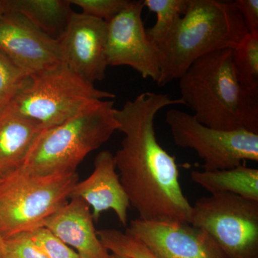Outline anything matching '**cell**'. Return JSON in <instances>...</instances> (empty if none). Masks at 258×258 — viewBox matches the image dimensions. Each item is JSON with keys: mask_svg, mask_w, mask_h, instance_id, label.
<instances>
[{"mask_svg": "<svg viewBox=\"0 0 258 258\" xmlns=\"http://www.w3.org/2000/svg\"><path fill=\"white\" fill-rule=\"evenodd\" d=\"M5 13L23 15L49 36L57 40L71 15L69 0H2Z\"/></svg>", "mask_w": 258, "mask_h": 258, "instance_id": "obj_16", "label": "cell"}, {"mask_svg": "<svg viewBox=\"0 0 258 258\" xmlns=\"http://www.w3.org/2000/svg\"><path fill=\"white\" fill-rule=\"evenodd\" d=\"M173 105L184 103L181 98L147 91L125 102L121 108H114L118 131L125 135L114 160L139 218L190 223L192 205L181 189L176 157L159 144L154 128L159 111Z\"/></svg>", "mask_w": 258, "mask_h": 258, "instance_id": "obj_1", "label": "cell"}, {"mask_svg": "<svg viewBox=\"0 0 258 258\" xmlns=\"http://www.w3.org/2000/svg\"><path fill=\"white\" fill-rule=\"evenodd\" d=\"M113 106L111 100H101L63 123L43 129L17 171L32 176L76 172L86 156L118 130Z\"/></svg>", "mask_w": 258, "mask_h": 258, "instance_id": "obj_4", "label": "cell"}, {"mask_svg": "<svg viewBox=\"0 0 258 258\" xmlns=\"http://www.w3.org/2000/svg\"><path fill=\"white\" fill-rule=\"evenodd\" d=\"M115 97L60 62L28 76L9 106L46 129L63 123L95 102Z\"/></svg>", "mask_w": 258, "mask_h": 258, "instance_id": "obj_5", "label": "cell"}, {"mask_svg": "<svg viewBox=\"0 0 258 258\" xmlns=\"http://www.w3.org/2000/svg\"><path fill=\"white\" fill-rule=\"evenodd\" d=\"M248 33L233 1L189 0L159 48L161 76L166 86L179 78L200 57L222 49H234Z\"/></svg>", "mask_w": 258, "mask_h": 258, "instance_id": "obj_3", "label": "cell"}, {"mask_svg": "<svg viewBox=\"0 0 258 258\" xmlns=\"http://www.w3.org/2000/svg\"><path fill=\"white\" fill-rule=\"evenodd\" d=\"M232 53L222 49L194 62L179 78L180 98L206 126L258 134V93L241 86Z\"/></svg>", "mask_w": 258, "mask_h": 258, "instance_id": "obj_2", "label": "cell"}, {"mask_svg": "<svg viewBox=\"0 0 258 258\" xmlns=\"http://www.w3.org/2000/svg\"><path fill=\"white\" fill-rule=\"evenodd\" d=\"M71 5L82 10L83 14L100 19L108 23L120 13L128 0H69Z\"/></svg>", "mask_w": 258, "mask_h": 258, "instance_id": "obj_22", "label": "cell"}, {"mask_svg": "<svg viewBox=\"0 0 258 258\" xmlns=\"http://www.w3.org/2000/svg\"><path fill=\"white\" fill-rule=\"evenodd\" d=\"M232 64L241 86L258 93V33H247L232 49Z\"/></svg>", "mask_w": 258, "mask_h": 258, "instance_id": "obj_19", "label": "cell"}, {"mask_svg": "<svg viewBox=\"0 0 258 258\" xmlns=\"http://www.w3.org/2000/svg\"><path fill=\"white\" fill-rule=\"evenodd\" d=\"M115 169L114 155L110 151H102L95 159L92 174L78 181L69 198L81 199L92 208L94 222H98L102 212L112 210L125 227L130 202Z\"/></svg>", "mask_w": 258, "mask_h": 258, "instance_id": "obj_13", "label": "cell"}, {"mask_svg": "<svg viewBox=\"0 0 258 258\" xmlns=\"http://www.w3.org/2000/svg\"><path fill=\"white\" fill-rule=\"evenodd\" d=\"M5 240L0 232V258L3 257V251H4Z\"/></svg>", "mask_w": 258, "mask_h": 258, "instance_id": "obj_26", "label": "cell"}, {"mask_svg": "<svg viewBox=\"0 0 258 258\" xmlns=\"http://www.w3.org/2000/svg\"><path fill=\"white\" fill-rule=\"evenodd\" d=\"M28 76L0 51V111L11 103Z\"/></svg>", "mask_w": 258, "mask_h": 258, "instance_id": "obj_21", "label": "cell"}, {"mask_svg": "<svg viewBox=\"0 0 258 258\" xmlns=\"http://www.w3.org/2000/svg\"><path fill=\"white\" fill-rule=\"evenodd\" d=\"M0 51L28 76L62 62L58 40L18 13L0 18Z\"/></svg>", "mask_w": 258, "mask_h": 258, "instance_id": "obj_12", "label": "cell"}, {"mask_svg": "<svg viewBox=\"0 0 258 258\" xmlns=\"http://www.w3.org/2000/svg\"><path fill=\"white\" fill-rule=\"evenodd\" d=\"M2 258H48L32 239L24 232L6 239Z\"/></svg>", "mask_w": 258, "mask_h": 258, "instance_id": "obj_23", "label": "cell"}, {"mask_svg": "<svg viewBox=\"0 0 258 258\" xmlns=\"http://www.w3.org/2000/svg\"><path fill=\"white\" fill-rule=\"evenodd\" d=\"M190 224L205 230L228 258H258V201L232 194L204 197Z\"/></svg>", "mask_w": 258, "mask_h": 258, "instance_id": "obj_7", "label": "cell"}, {"mask_svg": "<svg viewBox=\"0 0 258 258\" xmlns=\"http://www.w3.org/2000/svg\"><path fill=\"white\" fill-rule=\"evenodd\" d=\"M157 258H228L203 229L176 220H132L125 230Z\"/></svg>", "mask_w": 258, "mask_h": 258, "instance_id": "obj_10", "label": "cell"}, {"mask_svg": "<svg viewBox=\"0 0 258 258\" xmlns=\"http://www.w3.org/2000/svg\"><path fill=\"white\" fill-rule=\"evenodd\" d=\"M233 3L248 33H258V0H235Z\"/></svg>", "mask_w": 258, "mask_h": 258, "instance_id": "obj_25", "label": "cell"}, {"mask_svg": "<svg viewBox=\"0 0 258 258\" xmlns=\"http://www.w3.org/2000/svg\"></svg>", "mask_w": 258, "mask_h": 258, "instance_id": "obj_29", "label": "cell"}, {"mask_svg": "<svg viewBox=\"0 0 258 258\" xmlns=\"http://www.w3.org/2000/svg\"><path fill=\"white\" fill-rule=\"evenodd\" d=\"M76 172L32 176L16 171L0 179V232L5 240L43 226L68 203Z\"/></svg>", "mask_w": 258, "mask_h": 258, "instance_id": "obj_6", "label": "cell"}, {"mask_svg": "<svg viewBox=\"0 0 258 258\" xmlns=\"http://www.w3.org/2000/svg\"><path fill=\"white\" fill-rule=\"evenodd\" d=\"M107 258H130L128 257H125V256L120 255V254H115V253H110L108 257Z\"/></svg>", "mask_w": 258, "mask_h": 258, "instance_id": "obj_27", "label": "cell"}, {"mask_svg": "<svg viewBox=\"0 0 258 258\" xmlns=\"http://www.w3.org/2000/svg\"><path fill=\"white\" fill-rule=\"evenodd\" d=\"M107 23L83 13H73L61 36L62 62L88 82L106 78Z\"/></svg>", "mask_w": 258, "mask_h": 258, "instance_id": "obj_11", "label": "cell"}, {"mask_svg": "<svg viewBox=\"0 0 258 258\" xmlns=\"http://www.w3.org/2000/svg\"><path fill=\"white\" fill-rule=\"evenodd\" d=\"M174 144L193 149L205 161L204 171L232 169L258 161V134L245 130L221 131L200 123L193 115L171 108L166 112Z\"/></svg>", "mask_w": 258, "mask_h": 258, "instance_id": "obj_8", "label": "cell"}, {"mask_svg": "<svg viewBox=\"0 0 258 258\" xmlns=\"http://www.w3.org/2000/svg\"><path fill=\"white\" fill-rule=\"evenodd\" d=\"M5 14V10L4 8H3V3H2V0H0V18L3 16V15Z\"/></svg>", "mask_w": 258, "mask_h": 258, "instance_id": "obj_28", "label": "cell"}, {"mask_svg": "<svg viewBox=\"0 0 258 258\" xmlns=\"http://www.w3.org/2000/svg\"><path fill=\"white\" fill-rule=\"evenodd\" d=\"M42 130L40 123L9 105L0 111V179L21 167Z\"/></svg>", "mask_w": 258, "mask_h": 258, "instance_id": "obj_15", "label": "cell"}, {"mask_svg": "<svg viewBox=\"0 0 258 258\" xmlns=\"http://www.w3.org/2000/svg\"><path fill=\"white\" fill-rule=\"evenodd\" d=\"M142 0L129 1L107 23L106 59L108 66H129L143 79L157 83L161 76L159 51L149 41L142 20Z\"/></svg>", "mask_w": 258, "mask_h": 258, "instance_id": "obj_9", "label": "cell"}, {"mask_svg": "<svg viewBox=\"0 0 258 258\" xmlns=\"http://www.w3.org/2000/svg\"><path fill=\"white\" fill-rule=\"evenodd\" d=\"M30 234L35 243L48 258H81L77 252L45 227L37 228L30 232Z\"/></svg>", "mask_w": 258, "mask_h": 258, "instance_id": "obj_24", "label": "cell"}, {"mask_svg": "<svg viewBox=\"0 0 258 258\" xmlns=\"http://www.w3.org/2000/svg\"><path fill=\"white\" fill-rule=\"evenodd\" d=\"M191 179L211 195L227 193L258 201V169L241 164L217 171H191Z\"/></svg>", "mask_w": 258, "mask_h": 258, "instance_id": "obj_17", "label": "cell"}, {"mask_svg": "<svg viewBox=\"0 0 258 258\" xmlns=\"http://www.w3.org/2000/svg\"><path fill=\"white\" fill-rule=\"evenodd\" d=\"M189 0H144V8L157 15L152 28L146 30L148 38L159 48L164 43L177 20L186 13Z\"/></svg>", "mask_w": 258, "mask_h": 258, "instance_id": "obj_18", "label": "cell"}, {"mask_svg": "<svg viewBox=\"0 0 258 258\" xmlns=\"http://www.w3.org/2000/svg\"><path fill=\"white\" fill-rule=\"evenodd\" d=\"M105 247L112 253L130 258H157L138 239L115 229L97 231Z\"/></svg>", "mask_w": 258, "mask_h": 258, "instance_id": "obj_20", "label": "cell"}, {"mask_svg": "<svg viewBox=\"0 0 258 258\" xmlns=\"http://www.w3.org/2000/svg\"><path fill=\"white\" fill-rule=\"evenodd\" d=\"M42 227L74 247L81 258H107L109 251L97 235L91 208L80 198H71Z\"/></svg>", "mask_w": 258, "mask_h": 258, "instance_id": "obj_14", "label": "cell"}]
</instances>
